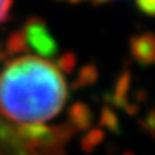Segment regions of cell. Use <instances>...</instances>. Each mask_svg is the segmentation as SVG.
<instances>
[{"label":"cell","instance_id":"obj_2","mask_svg":"<svg viewBox=\"0 0 155 155\" xmlns=\"http://www.w3.org/2000/svg\"><path fill=\"white\" fill-rule=\"evenodd\" d=\"M23 49H29L42 58H49L58 52V43L52 38L48 26L40 19H30L26 22L20 33Z\"/></svg>","mask_w":155,"mask_h":155},{"label":"cell","instance_id":"obj_4","mask_svg":"<svg viewBox=\"0 0 155 155\" xmlns=\"http://www.w3.org/2000/svg\"><path fill=\"white\" fill-rule=\"evenodd\" d=\"M137 5L144 13H147L148 16H152V13H154V0H137Z\"/></svg>","mask_w":155,"mask_h":155},{"label":"cell","instance_id":"obj_6","mask_svg":"<svg viewBox=\"0 0 155 155\" xmlns=\"http://www.w3.org/2000/svg\"><path fill=\"white\" fill-rule=\"evenodd\" d=\"M69 2H78V0H69Z\"/></svg>","mask_w":155,"mask_h":155},{"label":"cell","instance_id":"obj_1","mask_svg":"<svg viewBox=\"0 0 155 155\" xmlns=\"http://www.w3.org/2000/svg\"><path fill=\"white\" fill-rule=\"evenodd\" d=\"M66 96L62 72L46 58L20 56L0 72V111L22 125H40L55 118Z\"/></svg>","mask_w":155,"mask_h":155},{"label":"cell","instance_id":"obj_3","mask_svg":"<svg viewBox=\"0 0 155 155\" xmlns=\"http://www.w3.org/2000/svg\"><path fill=\"white\" fill-rule=\"evenodd\" d=\"M132 55L141 63H152L154 62V38L152 35H142L132 39Z\"/></svg>","mask_w":155,"mask_h":155},{"label":"cell","instance_id":"obj_5","mask_svg":"<svg viewBox=\"0 0 155 155\" xmlns=\"http://www.w3.org/2000/svg\"><path fill=\"white\" fill-rule=\"evenodd\" d=\"M12 7V0H0V23L6 20Z\"/></svg>","mask_w":155,"mask_h":155}]
</instances>
